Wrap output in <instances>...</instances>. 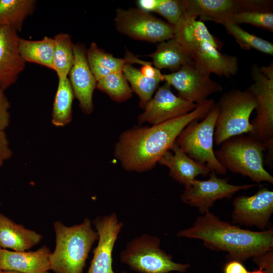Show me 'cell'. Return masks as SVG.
Instances as JSON below:
<instances>
[{
	"mask_svg": "<svg viewBox=\"0 0 273 273\" xmlns=\"http://www.w3.org/2000/svg\"><path fill=\"white\" fill-rule=\"evenodd\" d=\"M147 56L152 58V65L157 69H168L172 72L193 62L191 52L174 37L159 43L156 51Z\"/></svg>",
	"mask_w": 273,
	"mask_h": 273,
	"instance_id": "cell-22",
	"label": "cell"
},
{
	"mask_svg": "<svg viewBox=\"0 0 273 273\" xmlns=\"http://www.w3.org/2000/svg\"><path fill=\"white\" fill-rule=\"evenodd\" d=\"M188 50L192 54L194 65L204 73L229 78L239 72L237 57L222 54L208 42L196 44Z\"/></svg>",
	"mask_w": 273,
	"mask_h": 273,
	"instance_id": "cell-18",
	"label": "cell"
},
{
	"mask_svg": "<svg viewBox=\"0 0 273 273\" xmlns=\"http://www.w3.org/2000/svg\"><path fill=\"white\" fill-rule=\"evenodd\" d=\"M226 21L237 25L249 24L273 31L272 11L254 10L240 12L233 14Z\"/></svg>",
	"mask_w": 273,
	"mask_h": 273,
	"instance_id": "cell-32",
	"label": "cell"
},
{
	"mask_svg": "<svg viewBox=\"0 0 273 273\" xmlns=\"http://www.w3.org/2000/svg\"><path fill=\"white\" fill-rule=\"evenodd\" d=\"M51 252L43 246L35 251H13L0 250V268L2 270L22 273H49Z\"/></svg>",
	"mask_w": 273,
	"mask_h": 273,
	"instance_id": "cell-19",
	"label": "cell"
},
{
	"mask_svg": "<svg viewBox=\"0 0 273 273\" xmlns=\"http://www.w3.org/2000/svg\"><path fill=\"white\" fill-rule=\"evenodd\" d=\"M54 39V70L58 78L67 77L74 62V44L67 33L58 34Z\"/></svg>",
	"mask_w": 273,
	"mask_h": 273,
	"instance_id": "cell-29",
	"label": "cell"
},
{
	"mask_svg": "<svg viewBox=\"0 0 273 273\" xmlns=\"http://www.w3.org/2000/svg\"><path fill=\"white\" fill-rule=\"evenodd\" d=\"M19 38L13 29L0 26V87L4 90L16 81L25 67L19 51Z\"/></svg>",
	"mask_w": 273,
	"mask_h": 273,
	"instance_id": "cell-17",
	"label": "cell"
},
{
	"mask_svg": "<svg viewBox=\"0 0 273 273\" xmlns=\"http://www.w3.org/2000/svg\"><path fill=\"white\" fill-rule=\"evenodd\" d=\"M185 17L220 24L233 14L246 11H272V1L266 0H182Z\"/></svg>",
	"mask_w": 273,
	"mask_h": 273,
	"instance_id": "cell-10",
	"label": "cell"
},
{
	"mask_svg": "<svg viewBox=\"0 0 273 273\" xmlns=\"http://www.w3.org/2000/svg\"><path fill=\"white\" fill-rule=\"evenodd\" d=\"M5 90L0 87V129L5 130L9 125L10 103L5 94Z\"/></svg>",
	"mask_w": 273,
	"mask_h": 273,
	"instance_id": "cell-34",
	"label": "cell"
},
{
	"mask_svg": "<svg viewBox=\"0 0 273 273\" xmlns=\"http://www.w3.org/2000/svg\"><path fill=\"white\" fill-rule=\"evenodd\" d=\"M215 104L218 109L214 134L216 145L220 146L232 136L252 131L249 119L256 107V100L248 88L244 90H230Z\"/></svg>",
	"mask_w": 273,
	"mask_h": 273,
	"instance_id": "cell-5",
	"label": "cell"
},
{
	"mask_svg": "<svg viewBox=\"0 0 273 273\" xmlns=\"http://www.w3.org/2000/svg\"><path fill=\"white\" fill-rule=\"evenodd\" d=\"M142 65L140 71L143 75L149 78H158L161 81L164 80L163 74L160 70L153 66L152 63L145 61Z\"/></svg>",
	"mask_w": 273,
	"mask_h": 273,
	"instance_id": "cell-38",
	"label": "cell"
},
{
	"mask_svg": "<svg viewBox=\"0 0 273 273\" xmlns=\"http://www.w3.org/2000/svg\"><path fill=\"white\" fill-rule=\"evenodd\" d=\"M161 0H139L137 4L139 9L147 12H154Z\"/></svg>",
	"mask_w": 273,
	"mask_h": 273,
	"instance_id": "cell-39",
	"label": "cell"
},
{
	"mask_svg": "<svg viewBox=\"0 0 273 273\" xmlns=\"http://www.w3.org/2000/svg\"><path fill=\"white\" fill-rule=\"evenodd\" d=\"M2 271V270L0 268V273H1Z\"/></svg>",
	"mask_w": 273,
	"mask_h": 273,
	"instance_id": "cell-44",
	"label": "cell"
},
{
	"mask_svg": "<svg viewBox=\"0 0 273 273\" xmlns=\"http://www.w3.org/2000/svg\"><path fill=\"white\" fill-rule=\"evenodd\" d=\"M18 48L25 62L37 64L54 70V39L48 36L38 40L19 38Z\"/></svg>",
	"mask_w": 273,
	"mask_h": 273,
	"instance_id": "cell-24",
	"label": "cell"
},
{
	"mask_svg": "<svg viewBox=\"0 0 273 273\" xmlns=\"http://www.w3.org/2000/svg\"><path fill=\"white\" fill-rule=\"evenodd\" d=\"M36 3L34 0H0V26L20 31L25 20L33 12Z\"/></svg>",
	"mask_w": 273,
	"mask_h": 273,
	"instance_id": "cell-26",
	"label": "cell"
},
{
	"mask_svg": "<svg viewBox=\"0 0 273 273\" xmlns=\"http://www.w3.org/2000/svg\"><path fill=\"white\" fill-rule=\"evenodd\" d=\"M218 109L215 105L202 120H194L180 132L175 141L191 159L211 172L224 175L227 170L218 162L213 150L214 134Z\"/></svg>",
	"mask_w": 273,
	"mask_h": 273,
	"instance_id": "cell-6",
	"label": "cell"
},
{
	"mask_svg": "<svg viewBox=\"0 0 273 273\" xmlns=\"http://www.w3.org/2000/svg\"><path fill=\"white\" fill-rule=\"evenodd\" d=\"M3 165V164L0 163V167Z\"/></svg>",
	"mask_w": 273,
	"mask_h": 273,
	"instance_id": "cell-43",
	"label": "cell"
},
{
	"mask_svg": "<svg viewBox=\"0 0 273 273\" xmlns=\"http://www.w3.org/2000/svg\"><path fill=\"white\" fill-rule=\"evenodd\" d=\"M260 71L268 79H273V65L272 62L267 66L260 67Z\"/></svg>",
	"mask_w": 273,
	"mask_h": 273,
	"instance_id": "cell-40",
	"label": "cell"
},
{
	"mask_svg": "<svg viewBox=\"0 0 273 273\" xmlns=\"http://www.w3.org/2000/svg\"><path fill=\"white\" fill-rule=\"evenodd\" d=\"M195 17H185L174 26V38L188 50L196 44L207 42L217 49L222 47V42L209 31L204 22Z\"/></svg>",
	"mask_w": 273,
	"mask_h": 273,
	"instance_id": "cell-23",
	"label": "cell"
},
{
	"mask_svg": "<svg viewBox=\"0 0 273 273\" xmlns=\"http://www.w3.org/2000/svg\"><path fill=\"white\" fill-rule=\"evenodd\" d=\"M223 273H253V271H248L242 262L236 260H228L225 264Z\"/></svg>",
	"mask_w": 273,
	"mask_h": 273,
	"instance_id": "cell-37",
	"label": "cell"
},
{
	"mask_svg": "<svg viewBox=\"0 0 273 273\" xmlns=\"http://www.w3.org/2000/svg\"><path fill=\"white\" fill-rule=\"evenodd\" d=\"M118 31L136 40L161 42L174 37V27L140 9L116 11L114 19Z\"/></svg>",
	"mask_w": 273,
	"mask_h": 273,
	"instance_id": "cell-8",
	"label": "cell"
},
{
	"mask_svg": "<svg viewBox=\"0 0 273 273\" xmlns=\"http://www.w3.org/2000/svg\"><path fill=\"white\" fill-rule=\"evenodd\" d=\"M1 249V247H0V250Z\"/></svg>",
	"mask_w": 273,
	"mask_h": 273,
	"instance_id": "cell-45",
	"label": "cell"
},
{
	"mask_svg": "<svg viewBox=\"0 0 273 273\" xmlns=\"http://www.w3.org/2000/svg\"><path fill=\"white\" fill-rule=\"evenodd\" d=\"M209 175L208 180L195 179L180 195L183 202L197 208L202 214L209 211L216 200L231 198L239 191L257 186L254 184L232 185L229 183L228 179L219 178L215 173Z\"/></svg>",
	"mask_w": 273,
	"mask_h": 273,
	"instance_id": "cell-11",
	"label": "cell"
},
{
	"mask_svg": "<svg viewBox=\"0 0 273 273\" xmlns=\"http://www.w3.org/2000/svg\"><path fill=\"white\" fill-rule=\"evenodd\" d=\"M56 247L49 256L50 270L55 273H83L86 260L99 236L85 218L77 225L68 226L61 221L54 223Z\"/></svg>",
	"mask_w": 273,
	"mask_h": 273,
	"instance_id": "cell-3",
	"label": "cell"
},
{
	"mask_svg": "<svg viewBox=\"0 0 273 273\" xmlns=\"http://www.w3.org/2000/svg\"><path fill=\"white\" fill-rule=\"evenodd\" d=\"M158 163L168 167L169 176L183 184L185 188L188 187L198 175L207 176L211 173L207 167L191 159L175 142Z\"/></svg>",
	"mask_w": 273,
	"mask_h": 273,
	"instance_id": "cell-20",
	"label": "cell"
},
{
	"mask_svg": "<svg viewBox=\"0 0 273 273\" xmlns=\"http://www.w3.org/2000/svg\"><path fill=\"white\" fill-rule=\"evenodd\" d=\"M122 72L130 83L132 92L138 96L140 108L144 109L152 98L161 80L158 78L145 76L140 70L129 64L124 65Z\"/></svg>",
	"mask_w": 273,
	"mask_h": 273,
	"instance_id": "cell-28",
	"label": "cell"
},
{
	"mask_svg": "<svg viewBox=\"0 0 273 273\" xmlns=\"http://www.w3.org/2000/svg\"><path fill=\"white\" fill-rule=\"evenodd\" d=\"M233 204L232 223L264 230L273 212V192L263 187L252 196L236 197Z\"/></svg>",
	"mask_w": 273,
	"mask_h": 273,
	"instance_id": "cell-13",
	"label": "cell"
},
{
	"mask_svg": "<svg viewBox=\"0 0 273 273\" xmlns=\"http://www.w3.org/2000/svg\"><path fill=\"white\" fill-rule=\"evenodd\" d=\"M215 105L214 100L208 99L184 115L151 126L139 125L125 130L115 144V158L129 172L153 169L170 150L182 130L194 120H202Z\"/></svg>",
	"mask_w": 273,
	"mask_h": 273,
	"instance_id": "cell-1",
	"label": "cell"
},
{
	"mask_svg": "<svg viewBox=\"0 0 273 273\" xmlns=\"http://www.w3.org/2000/svg\"><path fill=\"white\" fill-rule=\"evenodd\" d=\"M1 273H22V272L14 271L2 270Z\"/></svg>",
	"mask_w": 273,
	"mask_h": 273,
	"instance_id": "cell-41",
	"label": "cell"
},
{
	"mask_svg": "<svg viewBox=\"0 0 273 273\" xmlns=\"http://www.w3.org/2000/svg\"><path fill=\"white\" fill-rule=\"evenodd\" d=\"M86 52L82 44L74 45V62L68 75L74 96L81 111L88 115L94 110L93 96L97 81L89 67Z\"/></svg>",
	"mask_w": 273,
	"mask_h": 273,
	"instance_id": "cell-16",
	"label": "cell"
},
{
	"mask_svg": "<svg viewBox=\"0 0 273 273\" xmlns=\"http://www.w3.org/2000/svg\"><path fill=\"white\" fill-rule=\"evenodd\" d=\"M160 244L158 237L143 234L127 243L120 253V261L139 273L185 272L190 264L174 262Z\"/></svg>",
	"mask_w": 273,
	"mask_h": 273,
	"instance_id": "cell-7",
	"label": "cell"
},
{
	"mask_svg": "<svg viewBox=\"0 0 273 273\" xmlns=\"http://www.w3.org/2000/svg\"><path fill=\"white\" fill-rule=\"evenodd\" d=\"M154 12L163 17L168 23L174 27L179 23L185 15L182 0H161Z\"/></svg>",
	"mask_w": 273,
	"mask_h": 273,
	"instance_id": "cell-33",
	"label": "cell"
},
{
	"mask_svg": "<svg viewBox=\"0 0 273 273\" xmlns=\"http://www.w3.org/2000/svg\"><path fill=\"white\" fill-rule=\"evenodd\" d=\"M197 105L175 95L171 86L165 82L147 104L144 112L139 115L138 122L140 125L144 123L159 124L188 114Z\"/></svg>",
	"mask_w": 273,
	"mask_h": 273,
	"instance_id": "cell-14",
	"label": "cell"
},
{
	"mask_svg": "<svg viewBox=\"0 0 273 273\" xmlns=\"http://www.w3.org/2000/svg\"><path fill=\"white\" fill-rule=\"evenodd\" d=\"M96 87L117 103L125 102L132 96V91L122 72H112L103 77L97 81Z\"/></svg>",
	"mask_w": 273,
	"mask_h": 273,
	"instance_id": "cell-31",
	"label": "cell"
},
{
	"mask_svg": "<svg viewBox=\"0 0 273 273\" xmlns=\"http://www.w3.org/2000/svg\"><path fill=\"white\" fill-rule=\"evenodd\" d=\"M12 154L7 136L4 130L0 129V163L3 164L5 161L9 159Z\"/></svg>",
	"mask_w": 273,
	"mask_h": 273,
	"instance_id": "cell-36",
	"label": "cell"
},
{
	"mask_svg": "<svg viewBox=\"0 0 273 273\" xmlns=\"http://www.w3.org/2000/svg\"><path fill=\"white\" fill-rule=\"evenodd\" d=\"M163 79L177 90L179 97L197 104L223 89L221 84L212 80L209 74L198 69L193 62L175 72L163 74Z\"/></svg>",
	"mask_w": 273,
	"mask_h": 273,
	"instance_id": "cell-12",
	"label": "cell"
},
{
	"mask_svg": "<svg viewBox=\"0 0 273 273\" xmlns=\"http://www.w3.org/2000/svg\"><path fill=\"white\" fill-rule=\"evenodd\" d=\"M93 223L99 236V242L94 250L87 273H115L112 269V252L123 223L114 213L98 217Z\"/></svg>",
	"mask_w": 273,
	"mask_h": 273,
	"instance_id": "cell-15",
	"label": "cell"
},
{
	"mask_svg": "<svg viewBox=\"0 0 273 273\" xmlns=\"http://www.w3.org/2000/svg\"><path fill=\"white\" fill-rule=\"evenodd\" d=\"M42 236L17 224L0 212V247L24 251L38 244Z\"/></svg>",
	"mask_w": 273,
	"mask_h": 273,
	"instance_id": "cell-21",
	"label": "cell"
},
{
	"mask_svg": "<svg viewBox=\"0 0 273 273\" xmlns=\"http://www.w3.org/2000/svg\"><path fill=\"white\" fill-rule=\"evenodd\" d=\"M86 58L90 69L98 81L114 72H122L128 63L127 58H118L107 53L92 42L86 51Z\"/></svg>",
	"mask_w": 273,
	"mask_h": 273,
	"instance_id": "cell-25",
	"label": "cell"
},
{
	"mask_svg": "<svg viewBox=\"0 0 273 273\" xmlns=\"http://www.w3.org/2000/svg\"><path fill=\"white\" fill-rule=\"evenodd\" d=\"M253 83L248 87L256 100V117L250 122L252 131L248 133L268 146L273 145V79L266 77L260 67L254 64L251 68Z\"/></svg>",
	"mask_w": 273,
	"mask_h": 273,
	"instance_id": "cell-9",
	"label": "cell"
},
{
	"mask_svg": "<svg viewBox=\"0 0 273 273\" xmlns=\"http://www.w3.org/2000/svg\"><path fill=\"white\" fill-rule=\"evenodd\" d=\"M253 273H263V272L261 269L259 268L258 269L253 270Z\"/></svg>",
	"mask_w": 273,
	"mask_h": 273,
	"instance_id": "cell-42",
	"label": "cell"
},
{
	"mask_svg": "<svg viewBox=\"0 0 273 273\" xmlns=\"http://www.w3.org/2000/svg\"><path fill=\"white\" fill-rule=\"evenodd\" d=\"M220 24L224 26L228 33L235 38L242 49H253L265 54L273 55V44L271 42L250 33L239 25L229 21H224Z\"/></svg>",
	"mask_w": 273,
	"mask_h": 273,
	"instance_id": "cell-30",
	"label": "cell"
},
{
	"mask_svg": "<svg viewBox=\"0 0 273 273\" xmlns=\"http://www.w3.org/2000/svg\"><path fill=\"white\" fill-rule=\"evenodd\" d=\"M58 79L52 121L54 125L62 127L69 123L72 119V107L74 93L68 77Z\"/></svg>",
	"mask_w": 273,
	"mask_h": 273,
	"instance_id": "cell-27",
	"label": "cell"
},
{
	"mask_svg": "<svg viewBox=\"0 0 273 273\" xmlns=\"http://www.w3.org/2000/svg\"><path fill=\"white\" fill-rule=\"evenodd\" d=\"M252 258L254 263L262 269L263 273H273V247Z\"/></svg>",
	"mask_w": 273,
	"mask_h": 273,
	"instance_id": "cell-35",
	"label": "cell"
},
{
	"mask_svg": "<svg viewBox=\"0 0 273 273\" xmlns=\"http://www.w3.org/2000/svg\"><path fill=\"white\" fill-rule=\"evenodd\" d=\"M197 217L192 226L181 230L179 237L200 239L210 249L227 252L228 260L241 262L273 247V230L242 229L221 220L209 211Z\"/></svg>",
	"mask_w": 273,
	"mask_h": 273,
	"instance_id": "cell-2",
	"label": "cell"
},
{
	"mask_svg": "<svg viewBox=\"0 0 273 273\" xmlns=\"http://www.w3.org/2000/svg\"><path fill=\"white\" fill-rule=\"evenodd\" d=\"M271 146L251 134H243L224 141L214 155L226 170L247 176L257 183L273 184V177L265 169L263 163V152Z\"/></svg>",
	"mask_w": 273,
	"mask_h": 273,
	"instance_id": "cell-4",
	"label": "cell"
}]
</instances>
